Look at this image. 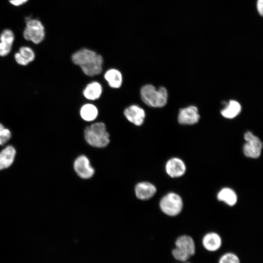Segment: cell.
I'll use <instances>...</instances> for the list:
<instances>
[{"mask_svg": "<svg viewBox=\"0 0 263 263\" xmlns=\"http://www.w3.org/2000/svg\"><path fill=\"white\" fill-rule=\"evenodd\" d=\"M72 60L88 76L99 75L102 71L103 58L100 55L92 50L81 49L73 54Z\"/></svg>", "mask_w": 263, "mask_h": 263, "instance_id": "cell-1", "label": "cell"}, {"mask_svg": "<svg viewBox=\"0 0 263 263\" xmlns=\"http://www.w3.org/2000/svg\"><path fill=\"white\" fill-rule=\"evenodd\" d=\"M84 137L86 142L94 147L104 148L110 142L109 134L102 122L95 123L86 127Z\"/></svg>", "mask_w": 263, "mask_h": 263, "instance_id": "cell-2", "label": "cell"}, {"mask_svg": "<svg viewBox=\"0 0 263 263\" xmlns=\"http://www.w3.org/2000/svg\"><path fill=\"white\" fill-rule=\"evenodd\" d=\"M140 94L143 102L152 107H162L167 102L168 92L163 87L157 89L154 86L147 84L142 87Z\"/></svg>", "mask_w": 263, "mask_h": 263, "instance_id": "cell-3", "label": "cell"}, {"mask_svg": "<svg viewBox=\"0 0 263 263\" xmlns=\"http://www.w3.org/2000/svg\"><path fill=\"white\" fill-rule=\"evenodd\" d=\"M175 247L172 255L177 261L187 262L195 253V244L192 238L187 235L178 237L175 242Z\"/></svg>", "mask_w": 263, "mask_h": 263, "instance_id": "cell-4", "label": "cell"}, {"mask_svg": "<svg viewBox=\"0 0 263 263\" xmlns=\"http://www.w3.org/2000/svg\"><path fill=\"white\" fill-rule=\"evenodd\" d=\"M183 202L181 196L175 193L169 192L162 197L160 202V207L166 215L175 216L182 211Z\"/></svg>", "mask_w": 263, "mask_h": 263, "instance_id": "cell-5", "label": "cell"}, {"mask_svg": "<svg viewBox=\"0 0 263 263\" xmlns=\"http://www.w3.org/2000/svg\"><path fill=\"white\" fill-rule=\"evenodd\" d=\"M23 35L26 40L38 44L42 42L45 38L44 27L40 20L29 19L26 22Z\"/></svg>", "mask_w": 263, "mask_h": 263, "instance_id": "cell-6", "label": "cell"}, {"mask_svg": "<svg viewBox=\"0 0 263 263\" xmlns=\"http://www.w3.org/2000/svg\"><path fill=\"white\" fill-rule=\"evenodd\" d=\"M245 140L243 147L244 155L250 158H257L261 155L263 148V143L259 137L251 132H247L244 134Z\"/></svg>", "mask_w": 263, "mask_h": 263, "instance_id": "cell-7", "label": "cell"}, {"mask_svg": "<svg viewBox=\"0 0 263 263\" xmlns=\"http://www.w3.org/2000/svg\"><path fill=\"white\" fill-rule=\"evenodd\" d=\"M74 168L76 174L82 179L90 178L94 173L89 159L85 155H80L75 160Z\"/></svg>", "mask_w": 263, "mask_h": 263, "instance_id": "cell-8", "label": "cell"}, {"mask_svg": "<svg viewBox=\"0 0 263 263\" xmlns=\"http://www.w3.org/2000/svg\"><path fill=\"white\" fill-rule=\"evenodd\" d=\"M165 169L169 176L177 178L183 176L185 173L186 166L182 159L177 157H173L167 162Z\"/></svg>", "mask_w": 263, "mask_h": 263, "instance_id": "cell-9", "label": "cell"}, {"mask_svg": "<svg viewBox=\"0 0 263 263\" xmlns=\"http://www.w3.org/2000/svg\"><path fill=\"white\" fill-rule=\"evenodd\" d=\"M198 109L194 106L181 109L178 114V122L181 124L193 125L199 121Z\"/></svg>", "mask_w": 263, "mask_h": 263, "instance_id": "cell-10", "label": "cell"}, {"mask_svg": "<svg viewBox=\"0 0 263 263\" xmlns=\"http://www.w3.org/2000/svg\"><path fill=\"white\" fill-rule=\"evenodd\" d=\"M126 118L136 126H140L143 123L145 117L144 110L136 105H131L124 111Z\"/></svg>", "mask_w": 263, "mask_h": 263, "instance_id": "cell-11", "label": "cell"}, {"mask_svg": "<svg viewBox=\"0 0 263 263\" xmlns=\"http://www.w3.org/2000/svg\"><path fill=\"white\" fill-rule=\"evenodd\" d=\"M202 244L204 248L209 252H215L218 250L222 244L221 236L216 232H209L203 237Z\"/></svg>", "mask_w": 263, "mask_h": 263, "instance_id": "cell-12", "label": "cell"}, {"mask_svg": "<svg viewBox=\"0 0 263 263\" xmlns=\"http://www.w3.org/2000/svg\"><path fill=\"white\" fill-rule=\"evenodd\" d=\"M156 192V187L151 183L147 182L139 183L135 188L136 197L143 200L150 199L154 196Z\"/></svg>", "mask_w": 263, "mask_h": 263, "instance_id": "cell-13", "label": "cell"}, {"mask_svg": "<svg viewBox=\"0 0 263 263\" xmlns=\"http://www.w3.org/2000/svg\"><path fill=\"white\" fill-rule=\"evenodd\" d=\"M16 150L12 146H8L0 152V170L9 167L13 163Z\"/></svg>", "mask_w": 263, "mask_h": 263, "instance_id": "cell-14", "label": "cell"}, {"mask_svg": "<svg viewBox=\"0 0 263 263\" xmlns=\"http://www.w3.org/2000/svg\"><path fill=\"white\" fill-rule=\"evenodd\" d=\"M217 199L225 204L232 207L237 202V195L235 191L230 188H224L218 193Z\"/></svg>", "mask_w": 263, "mask_h": 263, "instance_id": "cell-15", "label": "cell"}, {"mask_svg": "<svg viewBox=\"0 0 263 263\" xmlns=\"http://www.w3.org/2000/svg\"><path fill=\"white\" fill-rule=\"evenodd\" d=\"M104 77L110 87L113 88H119L122 83V75L118 70L111 69L108 70L104 75Z\"/></svg>", "mask_w": 263, "mask_h": 263, "instance_id": "cell-16", "label": "cell"}, {"mask_svg": "<svg viewBox=\"0 0 263 263\" xmlns=\"http://www.w3.org/2000/svg\"><path fill=\"white\" fill-rule=\"evenodd\" d=\"M102 92L101 85L97 82H93L88 84L83 91L84 96L89 100L98 99Z\"/></svg>", "mask_w": 263, "mask_h": 263, "instance_id": "cell-17", "label": "cell"}, {"mask_svg": "<svg viewBox=\"0 0 263 263\" xmlns=\"http://www.w3.org/2000/svg\"><path fill=\"white\" fill-rule=\"evenodd\" d=\"M240 104L235 100H230L226 107L221 111L222 115L225 118L231 119L238 115L241 111Z\"/></svg>", "mask_w": 263, "mask_h": 263, "instance_id": "cell-18", "label": "cell"}, {"mask_svg": "<svg viewBox=\"0 0 263 263\" xmlns=\"http://www.w3.org/2000/svg\"><path fill=\"white\" fill-rule=\"evenodd\" d=\"M80 114L81 117L84 120L91 121L96 118L98 114V111L94 105L91 104H86L81 107Z\"/></svg>", "mask_w": 263, "mask_h": 263, "instance_id": "cell-19", "label": "cell"}, {"mask_svg": "<svg viewBox=\"0 0 263 263\" xmlns=\"http://www.w3.org/2000/svg\"><path fill=\"white\" fill-rule=\"evenodd\" d=\"M218 263H240V260L236 254L226 252L220 257Z\"/></svg>", "mask_w": 263, "mask_h": 263, "instance_id": "cell-20", "label": "cell"}, {"mask_svg": "<svg viewBox=\"0 0 263 263\" xmlns=\"http://www.w3.org/2000/svg\"><path fill=\"white\" fill-rule=\"evenodd\" d=\"M13 32L9 29L3 30L0 35V40L1 42L12 45L14 41Z\"/></svg>", "mask_w": 263, "mask_h": 263, "instance_id": "cell-21", "label": "cell"}, {"mask_svg": "<svg viewBox=\"0 0 263 263\" xmlns=\"http://www.w3.org/2000/svg\"><path fill=\"white\" fill-rule=\"evenodd\" d=\"M29 62L33 61L35 57L34 51L27 46L21 47L19 52Z\"/></svg>", "mask_w": 263, "mask_h": 263, "instance_id": "cell-22", "label": "cell"}, {"mask_svg": "<svg viewBox=\"0 0 263 263\" xmlns=\"http://www.w3.org/2000/svg\"><path fill=\"white\" fill-rule=\"evenodd\" d=\"M10 131L5 128L4 126L0 123V145L6 143L11 138Z\"/></svg>", "mask_w": 263, "mask_h": 263, "instance_id": "cell-23", "label": "cell"}, {"mask_svg": "<svg viewBox=\"0 0 263 263\" xmlns=\"http://www.w3.org/2000/svg\"><path fill=\"white\" fill-rule=\"evenodd\" d=\"M12 45L0 41V56H4L11 52Z\"/></svg>", "mask_w": 263, "mask_h": 263, "instance_id": "cell-24", "label": "cell"}, {"mask_svg": "<svg viewBox=\"0 0 263 263\" xmlns=\"http://www.w3.org/2000/svg\"><path fill=\"white\" fill-rule=\"evenodd\" d=\"M15 59L17 63L20 65L25 66L29 63L19 52L15 54Z\"/></svg>", "mask_w": 263, "mask_h": 263, "instance_id": "cell-25", "label": "cell"}, {"mask_svg": "<svg viewBox=\"0 0 263 263\" xmlns=\"http://www.w3.org/2000/svg\"><path fill=\"white\" fill-rule=\"evenodd\" d=\"M256 9L260 16L263 15V0H257Z\"/></svg>", "mask_w": 263, "mask_h": 263, "instance_id": "cell-26", "label": "cell"}, {"mask_svg": "<svg viewBox=\"0 0 263 263\" xmlns=\"http://www.w3.org/2000/svg\"><path fill=\"white\" fill-rule=\"evenodd\" d=\"M28 0H9V2L14 6H18L26 3Z\"/></svg>", "mask_w": 263, "mask_h": 263, "instance_id": "cell-27", "label": "cell"}, {"mask_svg": "<svg viewBox=\"0 0 263 263\" xmlns=\"http://www.w3.org/2000/svg\"><path fill=\"white\" fill-rule=\"evenodd\" d=\"M182 263H189L184 262H182Z\"/></svg>", "mask_w": 263, "mask_h": 263, "instance_id": "cell-28", "label": "cell"}]
</instances>
